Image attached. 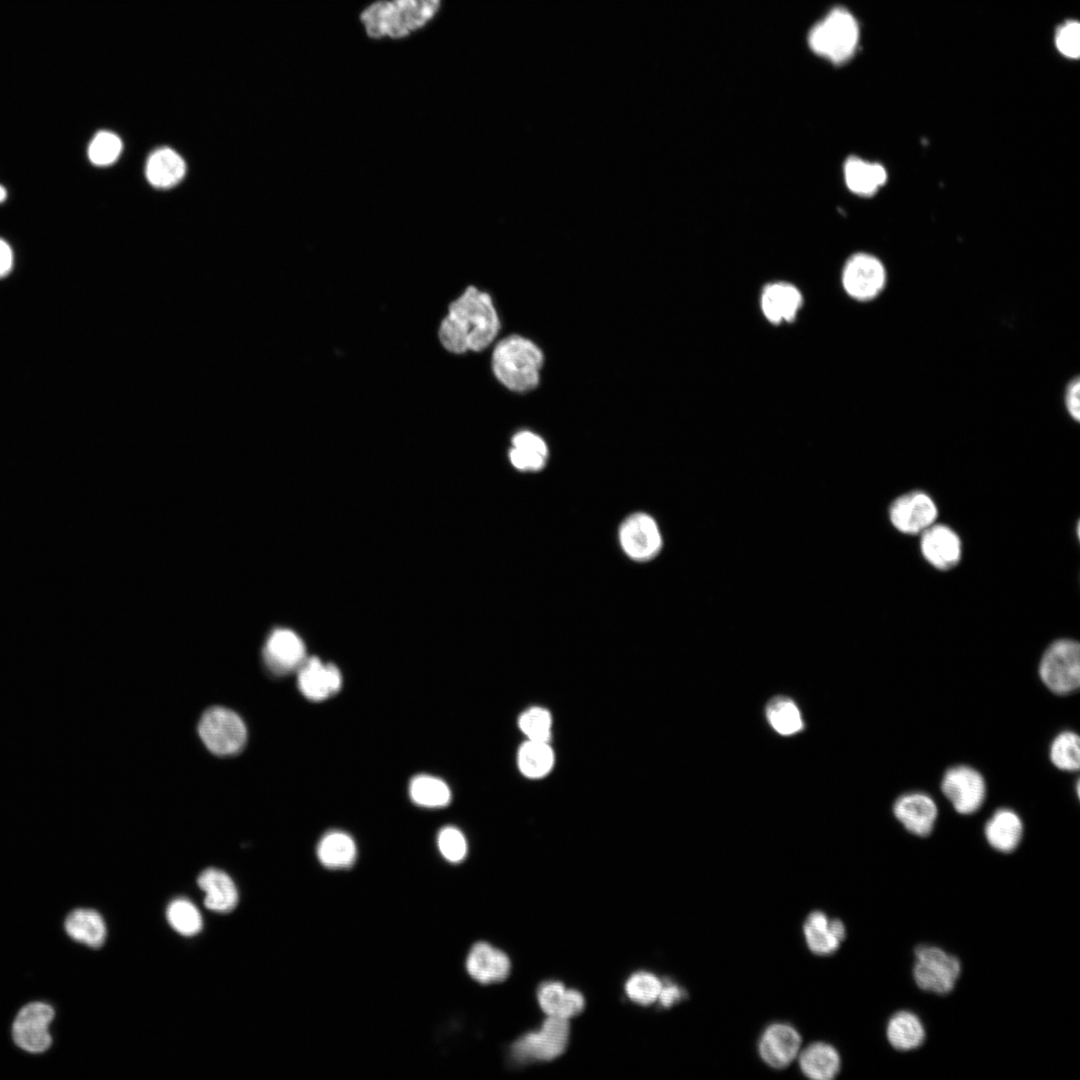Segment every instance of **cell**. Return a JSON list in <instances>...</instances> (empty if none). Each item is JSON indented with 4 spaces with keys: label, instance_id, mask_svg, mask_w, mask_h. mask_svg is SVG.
Segmentation results:
<instances>
[{
    "label": "cell",
    "instance_id": "obj_34",
    "mask_svg": "<svg viewBox=\"0 0 1080 1080\" xmlns=\"http://www.w3.org/2000/svg\"><path fill=\"white\" fill-rule=\"evenodd\" d=\"M518 767L528 778L547 775L554 764V753L548 742L527 740L519 749Z\"/></svg>",
    "mask_w": 1080,
    "mask_h": 1080
},
{
    "label": "cell",
    "instance_id": "obj_23",
    "mask_svg": "<svg viewBox=\"0 0 1080 1080\" xmlns=\"http://www.w3.org/2000/svg\"><path fill=\"white\" fill-rule=\"evenodd\" d=\"M508 458L512 466L519 471L537 472L546 465L548 447L538 434L522 430L513 435Z\"/></svg>",
    "mask_w": 1080,
    "mask_h": 1080
},
{
    "label": "cell",
    "instance_id": "obj_6",
    "mask_svg": "<svg viewBox=\"0 0 1080 1080\" xmlns=\"http://www.w3.org/2000/svg\"><path fill=\"white\" fill-rule=\"evenodd\" d=\"M914 954L913 978L920 989L939 995L954 989L961 973L957 957L931 945H919Z\"/></svg>",
    "mask_w": 1080,
    "mask_h": 1080
},
{
    "label": "cell",
    "instance_id": "obj_30",
    "mask_svg": "<svg viewBox=\"0 0 1080 1080\" xmlns=\"http://www.w3.org/2000/svg\"><path fill=\"white\" fill-rule=\"evenodd\" d=\"M357 849L350 835L342 831L325 834L317 846V857L322 865L330 869H343L352 866Z\"/></svg>",
    "mask_w": 1080,
    "mask_h": 1080
},
{
    "label": "cell",
    "instance_id": "obj_36",
    "mask_svg": "<svg viewBox=\"0 0 1080 1080\" xmlns=\"http://www.w3.org/2000/svg\"><path fill=\"white\" fill-rule=\"evenodd\" d=\"M167 920L179 934L193 936L202 928V917L196 906L185 898L173 900L167 908Z\"/></svg>",
    "mask_w": 1080,
    "mask_h": 1080
},
{
    "label": "cell",
    "instance_id": "obj_22",
    "mask_svg": "<svg viewBox=\"0 0 1080 1080\" xmlns=\"http://www.w3.org/2000/svg\"><path fill=\"white\" fill-rule=\"evenodd\" d=\"M843 177L850 192L870 197L887 182L888 174L880 163L852 155L843 164Z\"/></svg>",
    "mask_w": 1080,
    "mask_h": 1080
},
{
    "label": "cell",
    "instance_id": "obj_41",
    "mask_svg": "<svg viewBox=\"0 0 1080 1080\" xmlns=\"http://www.w3.org/2000/svg\"><path fill=\"white\" fill-rule=\"evenodd\" d=\"M1058 51L1065 57L1076 59L1080 54V25L1075 21H1068L1062 25L1055 37Z\"/></svg>",
    "mask_w": 1080,
    "mask_h": 1080
},
{
    "label": "cell",
    "instance_id": "obj_20",
    "mask_svg": "<svg viewBox=\"0 0 1080 1080\" xmlns=\"http://www.w3.org/2000/svg\"><path fill=\"white\" fill-rule=\"evenodd\" d=\"M508 956L485 942L476 943L466 959V969L477 982L490 984L503 981L510 972Z\"/></svg>",
    "mask_w": 1080,
    "mask_h": 1080
},
{
    "label": "cell",
    "instance_id": "obj_2",
    "mask_svg": "<svg viewBox=\"0 0 1080 1080\" xmlns=\"http://www.w3.org/2000/svg\"><path fill=\"white\" fill-rule=\"evenodd\" d=\"M439 8L440 0H379L362 11L360 20L371 38L400 39L424 27Z\"/></svg>",
    "mask_w": 1080,
    "mask_h": 1080
},
{
    "label": "cell",
    "instance_id": "obj_44",
    "mask_svg": "<svg viewBox=\"0 0 1080 1080\" xmlns=\"http://www.w3.org/2000/svg\"><path fill=\"white\" fill-rule=\"evenodd\" d=\"M13 267V252L10 245L0 238V278L6 277Z\"/></svg>",
    "mask_w": 1080,
    "mask_h": 1080
},
{
    "label": "cell",
    "instance_id": "obj_15",
    "mask_svg": "<svg viewBox=\"0 0 1080 1080\" xmlns=\"http://www.w3.org/2000/svg\"><path fill=\"white\" fill-rule=\"evenodd\" d=\"M296 672L299 690L311 701L326 700L341 689L342 676L337 666L317 657H307Z\"/></svg>",
    "mask_w": 1080,
    "mask_h": 1080
},
{
    "label": "cell",
    "instance_id": "obj_38",
    "mask_svg": "<svg viewBox=\"0 0 1080 1080\" xmlns=\"http://www.w3.org/2000/svg\"><path fill=\"white\" fill-rule=\"evenodd\" d=\"M551 727L552 717L541 707L529 708L519 718V728L528 740L548 742Z\"/></svg>",
    "mask_w": 1080,
    "mask_h": 1080
},
{
    "label": "cell",
    "instance_id": "obj_37",
    "mask_svg": "<svg viewBox=\"0 0 1080 1080\" xmlns=\"http://www.w3.org/2000/svg\"><path fill=\"white\" fill-rule=\"evenodd\" d=\"M662 985L655 975L649 972H637L627 980L625 990L632 1001L649 1005L658 999Z\"/></svg>",
    "mask_w": 1080,
    "mask_h": 1080
},
{
    "label": "cell",
    "instance_id": "obj_13",
    "mask_svg": "<svg viewBox=\"0 0 1080 1080\" xmlns=\"http://www.w3.org/2000/svg\"><path fill=\"white\" fill-rule=\"evenodd\" d=\"M937 507L932 498L922 491L901 495L891 504L889 516L893 526L906 534L922 533L934 524Z\"/></svg>",
    "mask_w": 1080,
    "mask_h": 1080
},
{
    "label": "cell",
    "instance_id": "obj_28",
    "mask_svg": "<svg viewBox=\"0 0 1080 1080\" xmlns=\"http://www.w3.org/2000/svg\"><path fill=\"white\" fill-rule=\"evenodd\" d=\"M886 1036L894 1049L910 1051L923 1044L925 1029L917 1015L910 1011H899L889 1019Z\"/></svg>",
    "mask_w": 1080,
    "mask_h": 1080
},
{
    "label": "cell",
    "instance_id": "obj_31",
    "mask_svg": "<svg viewBox=\"0 0 1080 1080\" xmlns=\"http://www.w3.org/2000/svg\"><path fill=\"white\" fill-rule=\"evenodd\" d=\"M184 173V160L169 148L155 151L148 159L146 175L155 187H171L183 178Z\"/></svg>",
    "mask_w": 1080,
    "mask_h": 1080
},
{
    "label": "cell",
    "instance_id": "obj_19",
    "mask_svg": "<svg viewBox=\"0 0 1080 1080\" xmlns=\"http://www.w3.org/2000/svg\"><path fill=\"white\" fill-rule=\"evenodd\" d=\"M921 551L931 565L945 570L959 562L961 541L951 528L933 524L922 532Z\"/></svg>",
    "mask_w": 1080,
    "mask_h": 1080
},
{
    "label": "cell",
    "instance_id": "obj_21",
    "mask_svg": "<svg viewBox=\"0 0 1080 1080\" xmlns=\"http://www.w3.org/2000/svg\"><path fill=\"white\" fill-rule=\"evenodd\" d=\"M809 950L817 955L836 952L845 939L846 929L839 919H829L822 911L811 912L803 926Z\"/></svg>",
    "mask_w": 1080,
    "mask_h": 1080
},
{
    "label": "cell",
    "instance_id": "obj_40",
    "mask_svg": "<svg viewBox=\"0 0 1080 1080\" xmlns=\"http://www.w3.org/2000/svg\"><path fill=\"white\" fill-rule=\"evenodd\" d=\"M441 855L451 863L461 862L467 854V842L463 833L453 826L442 828L437 837Z\"/></svg>",
    "mask_w": 1080,
    "mask_h": 1080
},
{
    "label": "cell",
    "instance_id": "obj_17",
    "mask_svg": "<svg viewBox=\"0 0 1080 1080\" xmlns=\"http://www.w3.org/2000/svg\"><path fill=\"white\" fill-rule=\"evenodd\" d=\"M893 814L908 832L927 837L933 831L938 809L931 797L916 792L897 798L893 805Z\"/></svg>",
    "mask_w": 1080,
    "mask_h": 1080
},
{
    "label": "cell",
    "instance_id": "obj_46",
    "mask_svg": "<svg viewBox=\"0 0 1080 1080\" xmlns=\"http://www.w3.org/2000/svg\"><path fill=\"white\" fill-rule=\"evenodd\" d=\"M1079 786H1080V782H1079V780H1077V783H1076V791L1077 792L1076 793H1077L1078 798H1079V793H1080Z\"/></svg>",
    "mask_w": 1080,
    "mask_h": 1080
},
{
    "label": "cell",
    "instance_id": "obj_39",
    "mask_svg": "<svg viewBox=\"0 0 1080 1080\" xmlns=\"http://www.w3.org/2000/svg\"><path fill=\"white\" fill-rule=\"evenodd\" d=\"M121 150L122 142L117 135L109 131H100L89 144L88 156L93 164L106 166L119 157Z\"/></svg>",
    "mask_w": 1080,
    "mask_h": 1080
},
{
    "label": "cell",
    "instance_id": "obj_35",
    "mask_svg": "<svg viewBox=\"0 0 1080 1080\" xmlns=\"http://www.w3.org/2000/svg\"><path fill=\"white\" fill-rule=\"evenodd\" d=\"M1050 760L1064 771H1078L1080 767V740L1072 731H1063L1051 743Z\"/></svg>",
    "mask_w": 1080,
    "mask_h": 1080
},
{
    "label": "cell",
    "instance_id": "obj_32",
    "mask_svg": "<svg viewBox=\"0 0 1080 1080\" xmlns=\"http://www.w3.org/2000/svg\"><path fill=\"white\" fill-rule=\"evenodd\" d=\"M409 795L416 805L426 808L444 807L451 800L449 786L440 778L425 774L411 779Z\"/></svg>",
    "mask_w": 1080,
    "mask_h": 1080
},
{
    "label": "cell",
    "instance_id": "obj_12",
    "mask_svg": "<svg viewBox=\"0 0 1080 1080\" xmlns=\"http://www.w3.org/2000/svg\"><path fill=\"white\" fill-rule=\"evenodd\" d=\"M619 542L635 561H649L660 552L663 540L657 522L644 512L628 516L619 527Z\"/></svg>",
    "mask_w": 1080,
    "mask_h": 1080
},
{
    "label": "cell",
    "instance_id": "obj_9",
    "mask_svg": "<svg viewBox=\"0 0 1080 1080\" xmlns=\"http://www.w3.org/2000/svg\"><path fill=\"white\" fill-rule=\"evenodd\" d=\"M886 281L884 265L877 257L868 253L851 255L842 269L843 289L848 296L860 302L877 297L884 289Z\"/></svg>",
    "mask_w": 1080,
    "mask_h": 1080
},
{
    "label": "cell",
    "instance_id": "obj_5",
    "mask_svg": "<svg viewBox=\"0 0 1080 1080\" xmlns=\"http://www.w3.org/2000/svg\"><path fill=\"white\" fill-rule=\"evenodd\" d=\"M1042 682L1053 693L1067 695L1080 686V647L1078 642L1061 639L1053 642L1039 665Z\"/></svg>",
    "mask_w": 1080,
    "mask_h": 1080
},
{
    "label": "cell",
    "instance_id": "obj_27",
    "mask_svg": "<svg viewBox=\"0 0 1080 1080\" xmlns=\"http://www.w3.org/2000/svg\"><path fill=\"white\" fill-rule=\"evenodd\" d=\"M798 1055L802 1073L812 1080H831L840 1071V1055L828 1043H812Z\"/></svg>",
    "mask_w": 1080,
    "mask_h": 1080
},
{
    "label": "cell",
    "instance_id": "obj_24",
    "mask_svg": "<svg viewBox=\"0 0 1080 1080\" xmlns=\"http://www.w3.org/2000/svg\"><path fill=\"white\" fill-rule=\"evenodd\" d=\"M197 883L205 892L204 905L207 909L226 913L235 908L238 903V891L228 874L216 869L208 868L198 877Z\"/></svg>",
    "mask_w": 1080,
    "mask_h": 1080
},
{
    "label": "cell",
    "instance_id": "obj_8",
    "mask_svg": "<svg viewBox=\"0 0 1080 1080\" xmlns=\"http://www.w3.org/2000/svg\"><path fill=\"white\" fill-rule=\"evenodd\" d=\"M568 1038V1019L547 1016L538 1031L529 1032L514 1042L512 1056L521 1063L549 1061L565 1051Z\"/></svg>",
    "mask_w": 1080,
    "mask_h": 1080
},
{
    "label": "cell",
    "instance_id": "obj_25",
    "mask_svg": "<svg viewBox=\"0 0 1080 1080\" xmlns=\"http://www.w3.org/2000/svg\"><path fill=\"white\" fill-rule=\"evenodd\" d=\"M537 998L547 1016L565 1019L580 1014L585 1005L584 997L579 991L566 989L562 983L555 981L541 984L537 991Z\"/></svg>",
    "mask_w": 1080,
    "mask_h": 1080
},
{
    "label": "cell",
    "instance_id": "obj_45",
    "mask_svg": "<svg viewBox=\"0 0 1080 1080\" xmlns=\"http://www.w3.org/2000/svg\"><path fill=\"white\" fill-rule=\"evenodd\" d=\"M6 197H7L6 189L2 185H0V203L3 202L6 199Z\"/></svg>",
    "mask_w": 1080,
    "mask_h": 1080
},
{
    "label": "cell",
    "instance_id": "obj_4",
    "mask_svg": "<svg viewBox=\"0 0 1080 1080\" xmlns=\"http://www.w3.org/2000/svg\"><path fill=\"white\" fill-rule=\"evenodd\" d=\"M859 36V25L853 14L845 8L836 7L811 27L807 42L816 56L841 65L854 56Z\"/></svg>",
    "mask_w": 1080,
    "mask_h": 1080
},
{
    "label": "cell",
    "instance_id": "obj_7",
    "mask_svg": "<svg viewBox=\"0 0 1080 1080\" xmlns=\"http://www.w3.org/2000/svg\"><path fill=\"white\" fill-rule=\"evenodd\" d=\"M198 732L207 749L221 756L237 753L247 740L246 726L241 717L220 706L211 707L203 713Z\"/></svg>",
    "mask_w": 1080,
    "mask_h": 1080
},
{
    "label": "cell",
    "instance_id": "obj_1",
    "mask_svg": "<svg viewBox=\"0 0 1080 1080\" xmlns=\"http://www.w3.org/2000/svg\"><path fill=\"white\" fill-rule=\"evenodd\" d=\"M500 327L492 296L475 285H468L447 303L436 337L444 351L463 356L486 350L495 341Z\"/></svg>",
    "mask_w": 1080,
    "mask_h": 1080
},
{
    "label": "cell",
    "instance_id": "obj_33",
    "mask_svg": "<svg viewBox=\"0 0 1080 1080\" xmlns=\"http://www.w3.org/2000/svg\"><path fill=\"white\" fill-rule=\"evenodd\" d=\"M766 717L771 727L780 735L790 736L803 727L801 712L796 703L787 696H776L766 706Z\"/></svg>",
    "mask_w": 1080,
    "mask_h": 1080
},
{
    "label": "cell",
    "instance_id": "obj_43",
    "mask_svg": "<svg viewBox=\"0 0 1080 1080\" xmlns=\"http://www.w3.org/2000/svg\"><path fill=\"white\" fill-rule=\"evenodd\" d=\"M683 995L681 988L675 984L662 985L660 994L658 996L659 1002L665 1008H669L677 1003Z\"/></svg>",
    "mask_w": 1080,
    "mask_h": 1080
},
{
    "label": "cell",
    "instance_id": "obj_14",
    "mask_svg": "<svg viewBox=\"0 0 1080 1080\" xmlns=\"http://www.w3.org/2000/svg\"><path fill=\"white\" fill-rule=\"evenodd\" d=\"M306 658L303 640L287 628L273 630L264 645V663L271 673L278 676L296 672Z\"/></svg>",
    "mask_w": 1080,
    "mask_h": 1080
},
{
    "label": "cell",
    "instance_id": "obj_10",
    "mask_svg": "<svg viewBox=\"0 0 1080 1080\" xmlns=\"http://www.w3.org/2000/svg\"><path fill=\"white\" fill-rule=\"evenodd\" d=\"M54 1015L53 1008L44 1002H33L24 1006L12 1026L16 1045L30 1053L46 1051L52 1043L49 1025Z\"/></svg>",
    "mask_w": 1080,
    "mask_h": 1080
},
{
    "label": "cell",
    "instance_id": "obj_26",
    "mask_svg": "<svg viewBox=\"0 0 1080 1080\" xmlns=\"http://www.w3.org/2000/svg\"><path fill=\"white\" fill-rule=\"evenodd\" d=\"M984 834L992 848L1002 853H1011L1022 839L1023 824L1016 812L1001 808L985 824Z\"/></svg>",
    "mask_w": 1080,
    "mask_h": 1080
},
{
    "label": "cell",
    "instance_id": "obj_29",
    "mask_svg": "<svg viewBox=\"0 0 1080 1080\" xmlns=\"http://www.w3.org/2000/svg\"><path fill=\"white\" fill-rule=\"evenodd\" d=\"M65 930L73 940L92 948L102 946L106 937L102 916L91 909L73 910L65 920Z\"/></svg>",
    "mask_w": 1080,
    "mask_h": 1080
},
{
    "label": "cell",
    "instance_id": "obj_18",
    "mask_svg": "<svg viewBox=\"0 0 1080 1080\" xmlns=\"http://www.w3.org/2000/svg\"><path fill=\"white\" fill-rule=\"evenodd\" d=\"M803 303L800 290L791 283L778 281L767 284L760 296L765 318L773 324L791 322Z\"/></svg>",
    "mask_w": 1080,
    "mask_h": 1080
},
{
    "label": "cell",
    "instance_id": "obj_3",
    "mask_svg": "<svg viewBox=\"0 0 1080 1080\" xmlns=\"http://www.w3.org/2000/svg\"><path fill=\"white\" fill-rule=\"evenodd\" d=\"M542 350L520 335H509L498 341L491 354V369L495 378L507 389L527 392L534 389L543 366Z\"/></svg>",
    "mask_w": 1080,
    "mask_h": 1080
},
{
    "label": "cell",
    "instance_id": "obj_11",
    "mask_svg": "<svg viewBox=\"0 0 1080 1080\" xmlns=\"http://www.w3.org/2000/svg\"><path fill=\"white\" fill-rule=\"evenodd\" d=\"M941 791L959 814L976 812L984 802L986 784L984 777L975 769L959 765L946 770Z\"/></svg>",
    "mask_w": 1080,
    "mask_h": 1080
},
{
    "label": "cell",
    "instance_id": "obj_42",
    "mask_svg": "<svg viewBox=\"0 0 1080 1080\" xmlns=\"http://www.w3.org/2000/svg\"><path fill=\"white\" fill-rule=\"evenodd\" d=\"M1064 405L1068 415L1076 422L1080 420V379L1072 378L1065 388Z\"/></svg>",
    "mask_w": 1080,
    "mask_h": 1080
},
{
    "label": "cell",
    "instance_id": "obj_16",
    "mask_svg": "<svg viewBox=\"0 0 1080 1080\" xmlns=\"http://www.w3.org/2000/svg\"><path fill=\"white\" fill-rule=\"evenodd\" d=\"M800 1048L799 1032L787 1023L769 1025L763 1031L758 1045L761 1059L775 1069L788 1066L798 1056Z\"/></svg>",
    "mask_w": 1080,
    "mask_h": 1080
}]
</instances>
